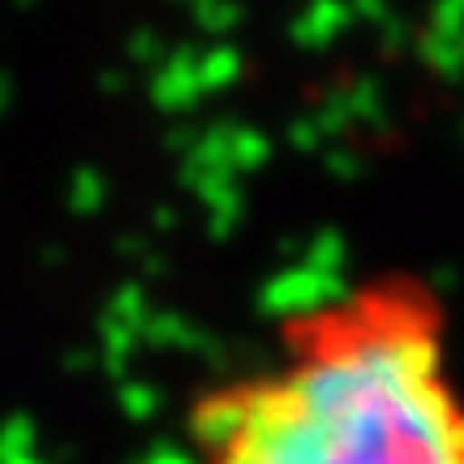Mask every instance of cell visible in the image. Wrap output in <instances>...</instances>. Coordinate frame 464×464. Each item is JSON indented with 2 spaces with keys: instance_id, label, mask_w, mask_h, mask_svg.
<instances>
[{
  "instance_id": "obj_1",
  "label": "cell",
  "mask_w": 464,
  "mask_h": 464,
  "mask_svg": "<svg viewBox=\"0 0 464 464\" xmlns=\"http://www.w3.org/2000/svg\"><path fill=\"white\" fill-rule=\"evenodd\" d=\"M194 464H464L448 305L382 271L280 323L266 362L189 409Z\"/></svg>"
}]
</instances>
